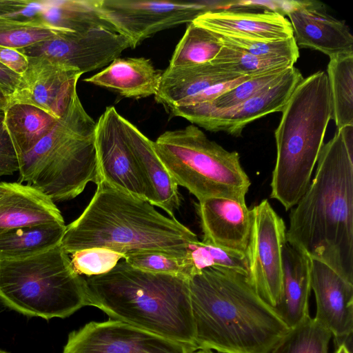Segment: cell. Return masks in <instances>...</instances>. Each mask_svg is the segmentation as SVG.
<instances>
[{
    "label": "cell",
    "mask_w": 353,
    "mask_h": 353,
    "mask_svg": "<svg viewBox=\"0 0 353 353\" xmlns=\"http://www.w3.org/2000/svg\"><path fill=\"white\" fill-rule=\"evenodd\" d=\"M286 241L353 283V125L323 144L314 177L290 214Z\"/></svg>",
    "instance_id": "6da1fadb"
},
{
    "label": "cell",
    "mask_w": 353,
    "mask_h": 353,
    "mask_svg": "<svg viewBox=\"0 0 353 353\" xmlns=\"http://www.w3.org/2000/svg\"><path fill=\"white\" fill-rule=\"evenodd\" d=\"M188 283L196 350L268 353L290 330L241 274L208 268Z\"/></svg>",
    "instance_id": "7a4b0ae2"
},
{
    "label": "cell",
    "mask_w": 353,
    "mask_h": 353,
    "mask_svg": "<svg viewBox=\"0 0 353 353\" xmlns=\"http://www.w3.org/2000/svg\"><path fill=\"white\" fill-rule=\"evenodd\" d=\"M82 214L66 225L61 245L67 254L103 248L123 254L156 251L185 256L197 236L151 203L100 181Z\"/></svg>",
    "instance_id": "3957f363"
},
{
    "label": "cell",
    "mask_w": 353,
    "mask_h": 353,
    "mask_svg": "<svg viewBox=\"0 0 353 353\" xmlns=\"http://www.w3.org/2000/svg\"><path fill=\"white\" fill-rule=\"evenodd\" d=\"M85 279L88 305L196 350L189 279L139 270L123 259L110 272Z\"/></svg>",
    "instance_id": "277c9868"
},
{
    "label": "cell",
    "mask_w": 353,
    "mask_h": 353,
    "mask_svg": "<svg viewBox=\"0 0 353 353\" xmlns=\"http://www.w3.org/2000/svg\"><path fill=\"white\" fill-rule=\"evenodd\" d=\"M281 112L274 133L276 159L270 197L288 210L309 187L332 119L326 72L318 71L303 78Z\"/></svg>",
    "instance_id": "5b68a950"
},
{
    "label": "cell",
    "mask_w": 353,
    "mask_h": 353,
    "mask_svg": "<svg viewBox=\"0 0 353 353\" xmlns=\"http://www.w3.org/2000/svg\"><path fill=\"white\" fill-rule=\"evenodd\" d=\"M95 130L96 121L76 92L51 130L19 158V182L37 188L53 201L72 199L90 182L98 184Z\"/></svg>",
    "instance_id": "8992f818"
},
{
    "label": "cell",
    "mask_w": 353,
    "mask_h": 353,
    "mask_svg": "<svg viewBox=\"0 0 353 353\" xmlns=\"http://www.w3.org/2000/svg\"><path fill=\"white\" fill-rule=\"evenodd\" d=\"M0 301L28 316L65 318L88 305L85 278L61 244L40 254L0 261Z\"/></svg>",
    "instance_id": "52a82bcc"
},
{
    "label": "cell",
    "mask_w": 353,
    "mask_h": 353,
    "mask_svg": "<svg viewBox=\"0 0 353 353\" xmlns=\"http://www.w3.org/2000/svg\"><path fill=\"white\" fill-rule=\"evenodd\" d=\"M153 147L177 185L199 201L223 197L245 201L251 182L236 151H228L196 125L165 131Z\"/></svg>",
    "instance_id": "ba28073f"
},
{
    "label": "cell",
    "mask_w": 353,
    "mask_h": 353,
    "mask_svg": "<svg viewBox=\"0 0 353 353\" xmlns=\"http://www.w3.org/2000/svg\"><path fill=\"white\" fill-rule=\"evenodd\" d=\"M215 2L148 0H98L101 17L128 39L132 48L154 34L193 22L216 10Z\"/></svg>",
    "instance_id": "9c48e42d"
},
{
    "label": "cell",
    "mask_w": 353,
    "mask_h": 353,
    "mask_svg": "<svg viewBox=\"0 0 353 353\" xmlns=\"http://www.w3.org/2000/svg\"><path fill=\"white\" fill-rule=\"evenodd\" d=\"M251 210L252 225L246 256L249 281L257 294L274 308L283 285V250L286 227L267 199Z\"/></svg>",
    "instance_id": "30bf717a"
},
{
    "label": "cell",
    "mask_w": 353,
    "mask_h": 353,
    "mask_svg": "<svg viewBox=\"0 0 353 353\" xmlns=\"http://www.w3.org/2000/svg\"><path fill=\"white\" fill-rule=\"evenodd\" d=\"M303 79L300 71L293 66L273 85L233 107L215 109L196 103L176 106L170 112L206 130L223 131L239 137L248 124L269 114L281 112Z\"/></svg>",
    "instance_id": "8fae6325"
},
{
    "label": "cell",
    "mask_w": 353,
    "mask_h": 353,
    "mask_svg": "<svg viewBox=\"0 0 353 353\" xmlns=\"http://www.w3.org/2000/svg\"><path fill=\"white\" fill-rule=\"evenodd\" d=\"M128 48L130 43L122 34L96 29L83 32L65 31L17 50L26 57L45 58L83 74L108 65Z\"/></svg>",
    "instance_id": "7c38bea8"
},
{
    "label": "cell",
    "mask_w": 353,
    "mask_h": 353,
    "mask_svg": "<svg viewBox=\"0 0 353 353\" xmlns=\"http://www.w3.org/2000/svg\"><path fill=\"white\" fill-rule=\"evenodd\" d=\"M194 347L128 323L91 321L68 335L62 353H193Z\"/></svg>",
    "instance_id": "4fadbf2b"
},
{
    "label": "cell",
    "mask_w": 353,
    "mask_h": 353,
    "mask_svg": "<svg viewBox=\"0 0 353 353\" xmlns=\"http://www.w3.org/2000/svg\"><path fill=\"white\" fill-rule=\"evenodd\" d=\"M121 115L108 106L96 121L95 146L100 181L151 203V196L121 123Z\"/></svg>",
    "instance_id": "5bb4252c"
},
{
    "label": "cell",
    "mask_w": 353,
    "mask_h": 353,
    "mask_svg": "<svg viewBox=\"0 0 353 353\" xmlns=\"http://www.w3.org/2000/svg\"><path fill=\"white\" fill-rule=\"evenodd\" d=\"M28 65L9 97V103L38 107L57 119L65 112L82 74L74 69L41 57H27Z\"/></svg>",
    "instance_id": "9a60e30c"
},
{
    "label": "cell",
    "mask_w": 353,
    "mask_h": 353,
    "mask_svg": "<svg viewBox=\"0 0 353 353\" xmlns=\"http://www.w3.org/2000/svg\"><path fill=\"white\" fill-rule=\"evenodd\" d=\"M286 14L299 48H307L332 57L353 53V36L344 21L330 15L316 1H292Z\"/></svg>",
    "instance_id": "2e32d148"
},
{
    "label": "cell",
    "mask_w": 353,
    "mask_h": 353,
    "mask_svg": "<svg viewBox=\"0 0 353 353\" xmlns=\"http://www.w3.org/2000/svg\"><path fill=\"white\" fill-rule=\"evenodd\" d=\"M311 289L315 296L314 319L328 330L338 345L353 331V283L325 263L311 259Z\"/></svg>",
    "instance_id": "e0dca14e"
},
{
    "label": "cell",
    "mask_w": 353,
    "mask_h": 353,
    "mask_svg": "<svg viewBox=\"0 0 353 353\" xmlns=\"http://www.w3.org/2000/svg\"><path fill=\"white\" fill-rule=\"evenodd\" d=\"M202 242L246 254L251 231V210L245 201L213 197L196 204Z\"/></svg>",
    "instance_id": "ac0fdd59"
},
{
    "label": "cell",
    "mask_w": 353,
    "mask_h": 353,
    "mask_svg": "<svg viewBox=\"0 0 353 353\" xmlns=\"http://www.w3.org/2000/svg\"><path fill=\"white\" fill-rule=\"evenodd\" d=\"M49 223H65L49 196L28 184L0 181V234Z\"/></svg>",
    "instance_id": "d6986e66"
},
{
    "label": "cell",
    "mask_w": 353,
    "mask_h": 353,
    "mask_svg": "<svg viewBox=\"0 0 353 353\" xmlns=\"http://www.w3.org/2000/svg\"><path fill=\"white\" fill-rule=\"evenodd\" d=\"M193 22L219 34L264 40L286 39L294 37L289 20L280 13L269 10L250 12L214 10L201 14Z\"/></svg>",
    "instance_id": "ffe728a7"
},
{
    "label": "cell",
    "mask_w": 353,
    "mask_h": 353,
    "mask_svg": "<svg viewBox=\"0 0 353 353\" xmlns=\"http://www.w3.org/2000/svg\"><path fill=\"white\" fill-rule=\"evenodd\" d=\"M121 123L150 193L151 204L174 217L181 205L178 185L156 154L153 141L123 116Z\"/></svg>",
    "instance_id": "44dd1931"
},
{
    "label": "cell",
    "mask_w": 353,
    "mask_h": 353,
    "mask_svg": "<svg viewBox=\"0 0 353 353\" xmlns=\"http://www.w3.org/2000/svg\"><path fill=\"white\" fill-rule=\"evenodd\" d=\"M241 76L243 74L224 70L212 62L188 67L168 66L162 73L154 98L170 110L190 105L210 88Z\"/></svg>",
    "instance_id": "7402d4cb"
},
{
    "label": "cell",
    "mask_w": 353,
    "mask_h": 353,
    "mask_svg": "<svg viewBox=\"0 0 353 353\" xmlns=\"http://www.w3.org/2000/svg\"><path fill=\"white\" fill-rule=\"evenodd\" d=\"M310 274L311 259L286 243L283 250L282 294L274 309L290 329L310 316Z\"/></svg>",
    "instance_id": "603a6c76"
},
{
    "label": "cell",
    "mask_w": 353,
    "mask_h": 353,
    "mask_svg": "<svg viewBox=\"0 0 353 353\" xmlns=\"http://www.w3.org/2000/svg\"><path fill=\"white\" fill-rule=\"evenodd\" d=\"M162 73L148 59L118 57L84 81L112 90L124 97L139 99L156 94Z\"/></svg>",
    "instance_id": "cb8c5ba5"
},
{
    "label": "cell",
    "mask_w": 353,
    "mask_h": 353,
    "mask_svg": "<svg viewBox=\"0 0 353 353\" xmlns=\"http://www.w3.org/2000/svg\"><path fill=\"white\" fill-rule=\"evenodd\" d=\"M65 223L19 228L0 234V261L26 259L61 244Z\"/></svg>",
    "instance_id": "d4e9b609"
},
{
    "label": "cell",
    "mask_w": 353,
    "mask_h": 353,
    "mask_svg": "<svg viewBox=\"0 0 353 353\" xmlns=\"http://www.w3.org/2000/svg\"><path fill=\"white\" fill-rule=\"evenodd\" d=\"M4 125L18 157L33 148L54 127L58 119L32 105L8 103Z\"/></svg>",
    "instance_id": "484cf974"
},
{
    "label": "cell",
    "mask_w": 353,
    "mask_h": 353,
    "mask_svg": "<svg viewBox=\"0 0 353 353\" xmlns=\"http://www.w3.org/2000/svg\"><path fill=\"white\" fill-rule=\"evenodd\" d=\"M98 0L45 1L43 15L50 25L76 32L104 29L117 32L100 15Z\"/></svg>",
    "instance_id": "4316f807"
},
{
    "label": "cell",
    "mask_w": 353,
    "mask_h": 353,
    "mask_svg": "<svg viewBox=\"0 0 353 353\" xmlns=\"http://www.w3.org/2000/svg\"><path fill=\"white\" fill-rule=\"evenodd\" d=\"M326 74L332 119L337 129L353 125V53L330 57Z\"/></svg>",
    "instance_id": "83f0119b"
},
{
    "label": "cell",
    "mask_w": 353,
    "mask_h": 353,
    "mask_svg": "<svg viewBox=\"0 0 353 353\" xmlns=\"http://www.w3.org/2000/svg\"><path fill=\"white\" fill-rule=\"evenodd\" d=\"M223 43L216 33L194 22L190 23L176 45L169 67H188L210 63Z\"/></svg>",
    "instance_id": "f1b7e54d"
},
{
    "label": "cell",
    "mask_w": 353,
    "mask_h": 353,
    "mask_svg": "<svg viewBox=\"0 0 353 353\" xmlns=\"http://www.w3.org/2000/svg\"><path fill=\"white\" fill-rule=\"evenodd\" d=\"M331 332L307 316L291 328L268 353H328Z\"/></svg>",
    "instance_id": "f546056e"
},
{
    "label": "cell",
    "mask_w": 353,
    "mask_h": 353,
    "mask_svg": "<svg viewBox=\"0 0 353 353\" xmlns=\"http://www.w3.org/2000/svg\"><path fill=\"white\" fill-rule=\"evenodd\" d=\"M194 274L208 268L228 269L249 279V265L245 254L218 248L198 241L190 243L185 255Z\"/></svg>",
    "instance_id": "4dcf8cb0"
},
{
    "label": "cell",
    "mask_w": 353,
    "mask_h": 353,
    "mask_svg": "<svg viewBox=\"0 0 353 353\" xmlns=\"http://www.w3.org/2000/svg\"><path fill=\"white\" fill-rule=\"evenodd\" d=\"M211 62L224 70L243 75L263 74L276 69L288 68L294 64L288 59L256 57L223 44Z\"/></svg>",
    "instance_id": "1f68e13d"
},
{
    "label": "cell",
    "mask_w": 353,
    "mask_h": 353,
    "mask_svg": "<svg viewBox=\"0 0 353 353\" xmlns=\"http://www.w3.org/2000/svg\"><path fill=\"white\" fill-rule=\"evenodd\" d=\"M65 31L47 21H0V46L21 50Z\"/></svg>",
    "instance_id": "d6a6232c"
},
{
    "label": "cell",
    "mask_w": 353,
    "mask_h": 353,
    "mask_svg": "<svg viewBox=\"0 0 353 353\" xmlns=\"http://www.w3.org/2000/svg\"><path fill=\"white\" fill-rule=\"evenodd\" d=\"M216 34L223 45L237 48L256 57L285 58L294 63L299 58V47L294 37L286 39L264 40L232 34Z\"/></svg>",
    "instance_id": "836d02e7"
},
{
    "label": "cell",
    "mask_w": 353,
    "mask_h": 353,
    "mask_svg": "<svg viewBox=\"0 0 353 353\" xmlns=\"http://www.w3.org/2000/svg\"><path fill=\"white\" fill-rule=\"evenodd\" d=\"M123 260L132 267L143 271L187 279L195 274L186 256L179 257L156 251H143L126 253Z\"/></svg>",
    "instance_id": "e575fe53"
},
{
    "label": "cell",
    "mask_w": 353,
    "mask_h": 353,
    "mask_svg": "<svg viewBox=\"0 0 353 353\" xmlns=\"http://www.w3.org/2000/svg\"><path fill=\"white\" fill-rule=\"evenodd\" d=\"M290 68L276 69L254 76L215 99L201 103L215 109H226L233 107L273 85Z\"/></svg>",
    "instance_id": "d590c367"
},
{
    "label": "cell",
    "mask_w": 353,
    "mask_h": 353,
    "mask_svg": "<svg viewBox=\"0 0 353 353\" xmlns=\"http://www.w3.org/2000/svg\"><path fill=\"white\" fill-rule=\"evenodd\" d=\"M125 257V254L103 248H92L71 254V263L79 275L87 276L105 274Z\"/></svg>",
    "instance_id": "8d00e7d4"
},
{
    "label": "cell",
    "mask_w": 353,
    "mask_h": 353,
    "mask_svg": "<svg viewBox=\"0 0 353 353\" xmlns=\"http://www.w3.org/2000/svg\"><path fill=\"white\" fill-rule=\"evenodd\" d=\"M44 3L45 1L0 0V21H46Z\"/></svg>",
    "instance_id": "74e56055"
},
{
    "label": "cell",
    "mask_w": 353,
    "mask_h": 353,
    "mask_svg": "<svg viewBox=\"0 0 353 353\" xmlns=\"http://www.w3.org/2000/svg\"><path fill=\"white\" fill-rule=\"evenodd\" d=\"M5 111L0 110V177L19 171V159L4 125Z\"/></svg>",
    "instance_id": "f35d334b"
},
{
    "label": "cell",
    "mask_w": 353,
    "mask_h": 353,
    "mask_svg": "<svg viewBox=\"0 0 353 353\" xmlns=\"http://www.w3.org/2000/svg\"><path fill=\"white\" fill-rule=\"evenodd\" d=\"M0 63L21 75L28 68V59L17 50L0 46Z\"/></svg>",
    "instance_id": "ab89813d"
},
{
    "label": "cell",
    "mask_w": 353,
    "mask_h": 353,
    "mask_svg": "<svg viewBox=\"0 0 353 353\" xmlns=\"http://www.w3.org/2000/svg\"><path fill=\"white\" fill-rule=\"evenodd\" d=\"M20 79V74L0 63V87L9 97L15 91Z\"/></svg>",
    "instance_id": "60d3db41"
},
{
    "label": "cell",
    "mask_w": 353,
    "mask_h": 353,
    "mask_svg": "<svg viewBox=\"0 0 353 353\" xmlns=\"http://www.w3.org/2000/svg\"><path fill=\"white\" fill-rule=\"evenodd\" d=\"M9 103V97L0 87V110H5Z\"/></svg>",
    "instance_id": "b9f144b4"
},
{
    "label": "cell",
    "mask_w": 353,
    "mask_h": 353,
    "mask_svg": "<svg viewBox=\"0 0 353 353\" xmlns=\"http://www.w3.org/2000/svg\"><path fill=\"white\" fill-rule=\"evenodd\" d=\"M335 353H352V350H350L345 344L341 343L338 345Z\"/></svg>",
    "instance_id": "7bdbcfd3"
},
{
    "label": "cell",
    "mask_w": 353,
    "mask_h": 353,
    "mask_svg": "<svg viewBox=\"0 0 353 353\" xmlns=\"http://www.w3.org/2000/svg\"><path fill=\"white\" fill-rule=\"evenodd\" d=\"M193 353H214V352L210 350L198 349V350H195Z\"/></svg>",
    "instance_id": "ee69618b"
},
{
    "label": "cell",
    "mask_w": 353,
    "mask_h": 353,
    "mask_svg": "<svg viewBox=\"0 0 353 353\" xmlns=\"http://www.w3.org/2000/svg\"><path fill=\"white\" fill-rule=\"evenodd\" d=\"M0 353H9L8 352H6L4 350H0Z\"/></svg>",
    "instance_id": "f6af8a7d"
}]
</instances>
